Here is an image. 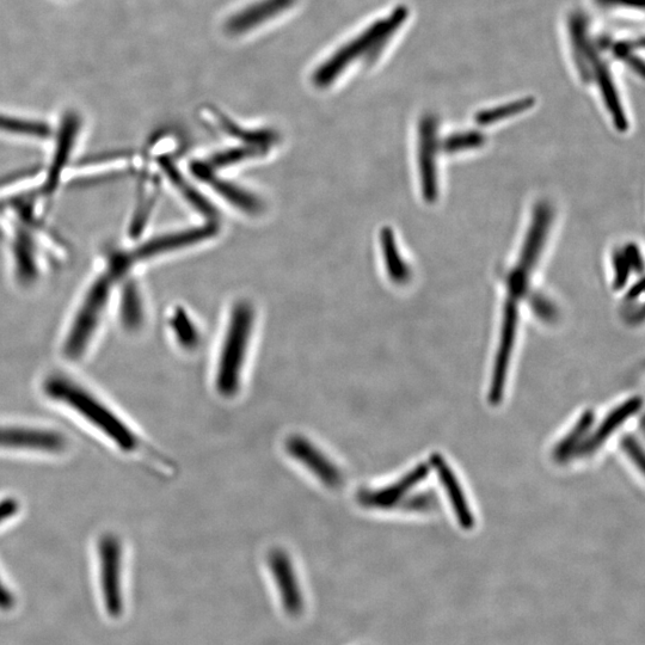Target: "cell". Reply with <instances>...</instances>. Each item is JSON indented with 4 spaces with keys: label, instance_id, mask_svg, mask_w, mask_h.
<instances>
[{
    "label": "cell",
    "instance_id": "1",
    "mask_svg": "<svg viewBox=\"0 0 645 645\" xmlns=\"http://www.w3.org/2000/svg\"><path fill=\"white\" fill-rule=\"evenodd\" d=\"M43 393L51 401L82 417L122 452L139 451L141 441L134 430L108 404L75 379L64 374H51L43 382Z\"/></svg>",
    "mask_w": 645,
    "mask_h": 645
},
{
    "label": "cell",
    "instance_id": "2",
    "mask_svg": "<svg viewBox=\"0 0 645 645\" xmlns=\"http://www.w3.org/2000/svg\"><path fill=\"white\" fill-rule=\"evenodd\" d=\"M409 11L404 6L393 10L389 16L380 18L354 39L344 43L313 73V82L318 88H328L358 61H372L379 57L384 47L399 28L407 21Z\"/></svg>",
    "mask_w": 645,
    "mask_h": 645
},
{
    "label": "cell",
    "instance_id": "3",
    "mask_svg": "<svg viewBox=\"0 0 645 645\" xmlns=\"http://www.w3.org/2000/svg\"><path fill=\"white\" fill-rule=\"evenodd\" d=\"M115 279L108 270L86 288L63 341V355L67 360L83 359L94 343L107 315Z\"/></svg>",
    "mask_w": 645,
    "mask_h": 645
},
{
    "label": "cell",
    "instance_id": "4",
    "mask_svg": "<svg viewBox=\"0 0 645 645\" xmlns=\"http://www.w3.org/2000/svg\"><path fill=\"white\" fill-rule=\"evenodd\" d=\"M253 309L247 303H239L232 311L229 329L221 348L215 389L220 396H237L242 386L243 368L253 330Z\"/></svg>",
    "mask_w": 645,
    "mask_h": 645
},
{
    "label": "cell",
    "instance_id": "5",
    "mask_svg": "<svg viewBox=\"0 0 645 645\" xmlns=\"http://www.w3.org/2000/svg\"><path fill=\"white\" fill-rule=\"evenodd\" d=\"M97 557L100 564L104 604L110 616L119 617L124 610V598H122L124 550L120 539L114 533L103 534L98 540Z\"/></svg>",
    "mask_w": 645,
    "mask_h": 645
},
{
    "label": "cell",
    "instance_id": "6",
    "mask_svg": "<svg viewBox=\"0 0 645 645\" xmlns=\"http://www.w3.org/2000/svg\"><path fill=\"white\" fill-rule=\"evenodd\" d=\"M288 456L309 471L325 488L339 490L344 483L343 471L315 442L304 435L294 434L286 440Z\"/></svg>",
    "mask_w": 645,
    "mask_h": 645
},
{
    "label": "cell",
    "instance_id": "7",
    "mask_svg": "<svg viewBox=\"0 0 645 645\" xmlns=\"http://www.w3.org/2000/svg\"><path fill=\"white\" fill-rule=\"evenodd\" d=\"M81 127L82 121L76 112H67L61 119L52 159L49 162L45 183L41 189L42 194L47 198H51L57 193L61 178L72 162Z\"/></svg>",
    "mask_w": 645,
    "mask_h": 645
},
{
    "label": "cell",
    "instance_id": "8",
    "mask_svg": "<svg viewBox=\"0 0 645 645\" xmlns=\"http://www.w3.org/2000/svg\"><path fill=\"white\" fill-rule=\"evenodd\" d=\"M66 447L67 439L57 430L0 425V450L58 454L64 452Z\"/></svg>",
    "mask_w": 645,
    "mask_h": 645
},
{
    "label": "cell",
    "instance_id": "9",
    "mask_svg": "<svg viewBox=\"0 0 645 645\" xmlns=\"http://www.w3.org/2000/svg\"><path fill=\"white\" fill-rule=\"evenodd\" d=\"M268 568L273 576L281 606L287 616L297 618L305 611V598L296 567L285 550L274 549L268 555Z\"/></svg>",
    "mask_w": 645,
    "mask_h": 645
},
{
    "label": "cell",
    "instance_id": "10",
    "mask_svg": "<svg viewBox=\"0 0 645 645\" xmlns=\"http://www.w3.org/2000/svg\"><path fill=\"white\" fill-rule=\"evenodd\" d=\"M516 328H518V306L516 300L509 297L503 317L502 334L495 361L494 376L489 390V403L499 405L505 393L509 361L513 353Z\"/></svg>",
    "mask_w": 645,
    "mask_h": 645
},
{
    "label": "cell",
    "instance_id": "11",
    "mask_svg": "<svg viewBox=\"0 0 645 645\" xmlns=\"http://www.w3.org/2000/svg\"><path fill=\"white\" fill-rule=\"evenodd\" d=\"M439 122L433 115L425 116L420 124V175L422 193L428 202L438 196L436 155L439 147Z\"/></svg>",
    "mask_w": 645,
    "mask_h": 645
},
{
    "label": "cell",
    "instance_id": "12",
    "mask_svg": "<svg viewBox=\"0 0 645 645\" xmlns=\"http://www.w3.org/2000/svg\"><path fill=\"white\" fill-rule=\"evenodd\" d=\"M429 475V468L426 464L416 466L408 475H405L398 482L392 483L389 487L380 489H365L360 491L358 499L362 507L370 509H391L397 507L407 499L408 494L416 485Z\"/></svg>",
    "mask_w": 645,
    "mask_h": 645
},
{
    "label": "cell",
    "instance_id": "13",
    "mask_svg": "<svg viewBox=\"0 0 645 645\" xmlns=\"http://www.w3.org/2000/svg\"><path fill=\"white\" fill-rule=\"evenodd\" d=\"M569 33L576 70L583 82H592L599 55L589 34L587 18L581 12L570 16Z\"/></svg>",
    "mask_w": 645,
    "mask_h": 645
},
{
    "label": "cell",
    "instance_id": "14",
    "mask_svg": "<svg viewBox=\"0 0 645 645\" xmlns=\"http://www.w3.org/2000/svg\"><path fill=\"white\" fill-rule=\"evenodd\" d=\"M294 2L296 0H258L251 3L229 18L226 23L227 33L243 35L253 32L257 27L272 21V18L290 9Z\"/></svg>",
    "mask_w": 645,
    "mask_h": 645
},
{
    "label": "cell",
    "instance_id": "15",
    "mask_svg": "<svg viewBox=\"0 0 645 645\" xmlns=\"http://www.w3.org/2000/svg\"><path fill=\"white\" fill-rule=\"evenodd\" d=\"M214 232L213 226H204L153 238L151 241L140 245L134 251L131 260H147V258L171 253V251L187 247V245L204 241L205 238L213 236Z\"/></svg>",
    "mask_w": 645,
    "mask_h": 645
},
{
    "label": "cell",
    "instance_id": "16",
    "mask_svg": "<svg viewBox=\"0 0 645 645\" xmlns=\"http://www.w3.org/2000/svg\"><path fill=\"white\" fill-rule=\"evenodd\" d=\"M642 407V398L634 397L619 405L611 411L600 427L576 448L574 454L579 457L591 456L595 451L605 444L606 440L630 417L637 413Z\"/></svg>",
    "mask_w": 645,
    "mask_h": 645
},
{
    "label": "cell",
    "instance_id": "17",
    "mask_svg": "<svg viewBox=\"0 0 645 645\" xmlns=\"http://www.w3.org/2000/svg\"><path fill=\"white\" fill-rule=\"evenodd\" d=\"M430 463L433 468L438 472V476L442 485L446 489L448 499H450L454 513L457 515L460 526L464 530H471L475 526V518H473L468 500L460 485L458 478L454 475L451 466L447 464L446 460L440 454H433L430 457Z\"/></svg>",
    "mask_w": 645,
    "mask_h": 645
},
{
    "label": "cell",
    "instance_id": "18",
    "mask_svg": "<svg viewBox=\"0 0 645 645\" xmlns=\"http://www.w3.org/2000/svg\"><path fill=\"white\" fill-rule=\"evenodd\" d=\"M11 251L16 279L22 285L33 284L39 276L38 251L27 231L17 233Z\"/></svg>",
    "mask_w": 645,
    "mask_h": 645
},
{
    "label": "cell",
    "instance_id": "19",
    "mask_svg": "<svg viewBox=\"0 0 645 645\" xmlns=\"http://www.w3.org/2000/svg\"><path fill=\"white\" fill-rule=\"evenodd\" d=\"M593 81L599 84L602 98H604L608 112H610L614 125L620 132H625L629 127L628 119L624 112L623 104L620 102L616 84H614L613 76L608 69V65L601 61L600 58L594 66Z\"/></svg>",
    "mask_w": 645,
    "mask_h": 645
},
{
    "label": "cell",
    "instance_id": "20",
    "mask_svg": "<svg viewBox=\"0 0 645 645\" xmlns=\"http://www.w3.org/2000/svg\"><path fill=\"white\" fill-rule=\"evenodd\" d=\"M382 248L386 267V272L395 284H405L411 278V272L408 264L404 262L401 253H399L395 235L389 227L382 231Z\"/></svg>",
    "mask_w": 645,
    "mask_h": 645
},
{
    "label": "cell",
    "instance_id": "21",
    "mask_svg": "<svg viewBox=\"0 0 645 645\" xmlns=\"http://www.w3.org/2000/svg\"><path fill=\"white\" fill-rule=\"evenodd\" d=\"M119 313L122 327L127 331H137L143 325V301H141L138 287L133 282H128L122 292Z\"/></svg>",
    "mask_w": 645,
    "mask_h": 645
},
{
    "label": "cell",
    "instance_id": "22",
    "mask_svg": "<svg viewBox=\"0 0 645 645\" xmlns=\"http://www.w3.org/2000/svg\"><path fill=\"white\" fill-rule=\"evenodd\" d=\"M0 132L39 140L52 137V128L46 122L14 118L4 114H0Z\"/></svg>",
    "mask_w": 645,
    "mask_h": 645
},
{
    "label": "cell",
    "instance_id": "23",
    "mask_svg": "<svg viewBox=\"0 0 645 645\" xmlns=\"http://www.w3.org/2000/svg\"><path fill=\"white\" fill-rule=\"evenodd\" d=\"M198 172L205 181L210 183L221 196H224V198L232 202L233 205H236L237 207L242 208L245 212L251 214H256L261 211V202L260 200H257L254 195L245 193L244 190L233 186V184L212 177L205 170H198Z\"/></svg>",
    "mask_w": 645,
    "mask_h": 645
},
{
    "label": "cell",
    "instance_id": "24",
    "mask_svg": "<svg viewBox=\"0 0 645 645\" xmlns=\"http://www.w3.org/2000/svg\"><path fill=\"white\" fill-rule=\"evenodd\" d=\"M593 423L594 414L591 410H587L586 413L581 416L579 422L576 423L573 430H571V432L556 446L555 458L559 460V462H562V460L567 459L571 454H574L576 448L582 444L583 440H585L586 435L593 426Z\"/></svg>",
    "mask_w": 645,
    "mask_h": 645
},
{
    "label": "cell",
    "instance_id": "25",
    "mask_svg": "<svg viewBox=\"0 0 645 645\" xmlns=\"http://www.w3.org/2000/svg\"><path fill=\"white\" fill-rule=\"evenodd\" d=\"M534 106V98L526 97L521 100L503 104V106L482 110L476 116V121L479 125L489 126L496 124L512 116L527 112L528 109Z\"/></svg>",
    "mask_w": 645,
    "mask_h": 645
},
{
    "label": "cell",
    "instance_id": "26",
    "mask_svg": "<svg viewBox=\"0 0 645 645\" xmlns=\"http://www.w3.org/2000/svg\"><path fill=\"white\" fill-rule=\"evenodd\" d=\"M171 328L174 331L178 343L183 348L194 349L199 344V333L195 325L190 321L188 315L183 310H176L174 317L171 319Z\"/></svg>",
    "mask_w": 645,
    "mask_h": 645
},
{
    "label": "cell",
    "instance_id": "27",
    "mask_svg": "<svg viewBox=\"0 0 645 645\" xmlns=\"http://www.w3.org/2000/svg\"><path fill=\"white\" fill-rule=\"evenodd\" d=\"M484 143V135L477 131L457 133L444 141V150L448 153L477 149Z\"/></svg>",
    "mask_w": 645,
    "mask_h": 645
},
{
    "label": "cell",
    "instance_id": "28",
    "mask_svg": "<svg viewBox=\"0 0 645 645\" xmlns=\"http://www.w3.org/2000/svg\"><path fill=\"white\" fill-rule=\"evenodd\" d=\"M162 167L164 168L165 172H167V175L170 177L172 183H174L175 186L180 189L184 195L187 196L190 202H193L195 206H198L202 212H211V208L207 205V202L202 200L201 196L196 194L195 190L193 188H190L188 184L183 181L181 175L176 172L175 168L172 167L170 163L163 162Z\"/></svg>",
    "mask_w": 645,
    "mask_h": 645
},
{
    "label": "cell",
    "instance_id": "29",
    "mask_svg": "<svg viewBox=\"0 0 645 645\" xmlns=\"http://www.w3.org/2000/svg\"><path fill=\"white\" fill-rule=\"evenodd\" d=\"M613 266H614V272H616V276H614V287L620 290V288H623L626 282H628L630 269H631L630 264L628 260H626L624 253H618L614 255Z\"/></svg>",
    "mask_w": 645,
    "mask_h": 645
},
{
    "label": "cell",
    "instance_id": "30",
    "mask_svg": "<svg viewBox=\"0 0 645 645\" xmlns=\"http://www.w3.org/2000/svg\"><path fill=\"white\" fill-rule=\"evenodd\" d=\"M623 450L628 453V456L637 465L641 471L644 470V453L642 447L638 445L634 436H624L622 440Z\"/></svg>",
    "mask_w": 645,
    "mask_h": 645
},
{
    "label": "cell",
    "instance_id": "31",
    "mask_svg": "<svg viewBox=\"0 0 645 645\" xmlns=\"http://www.w3.org/2000/svg\"><path fill=\"white\" fill-rule=\"evenodd\" d=\"M532 307L534 312H536L537 315L546 322L555 321L557 318V309L555 305H552L550 301L544 297H534L532 300Z\"/></svg>",
    "mask_w": 645,
    "mask_h": 645
},
{
    "label": "cell",
    "instance_id": "32",
    "mask_svg": "<svg viewBox=\"0 0 645 645\" xmlns=\"http://www.w3.org/2000/svg\"><path fill=\"white\" fill-rule=\"evenodd\" d=\"M251 155H253V150L236 149L226 152L225 155L214 157L212 164L214 165V167H224V165H229L237 161H241V159L247 158Z\"/></svg>",
    "mask_w": 645,
    "mask_h": 645
},
{
    "label": "cell",
    "instance_id": "33",
    "mask_svg": "<svg viewBox=\"0 0 645 645\" xmlns=\"http://www.w3.org/2000/svg\"><path fill=\"white\" fill-rule=\"evenodd\" d=\"M20 508V503L16 499H12V497L0 500V526L16 518L17 514L20 513Z\"/></svg>",
    "mask_w": 645,
    "mask_h": 645
},
{
    "label": "cell",
    "instance_id": "34",
    "mask_svg": "<svg viewBox=\"0 0 645 645\" xmlns=\"http://www.w3.org/2000/svg\"><path fill=\"white\" fill-rule=\"evenodd\" d=\"M435 505V496L426 494L413 497V499L403 503L405 509H410V511H428V509H433Z\"/></svg>",
    "mask_w": 645,
    "mask_h": 645
},
{
    "label": "cell",
    "instance_id": "35",
    "mask_svg": "<svg viewBox=\"0 0 645 645\" xmlns=\"http://www.w3.org/2000/svg\"><path fill=\"white\" fill-rule=\"evenodd\" d=\"M602 8H629L643 10L644 0H595Z\"/></svg>",
    "mask_w": 645,
    "mask_h": 645
},
{
    "label": "cell",
    "instance_id": "36",
    "mask_svg": "<svg viewBox=\"0 0 645 645\" xmlns=\"http://www.w3.org/2000/svg\"><path fill=\"white\" fill-rule=\"evenodd\" d=\"M624 255L626 257V260H628L631 268L636 267L642 270V267H643L642 257H641L640 251H638L635 245H629L628 248H625Z\"/></svg>",
    "mask_w": 645,
    "mask_h": 645
},
{
    "label": "cell",
    "instance_id": "37",
    "mask_svg": "<svg viewBox=\"0 0 645 645\" xmlns=\"http://www.w3.org/2000/svg\"><path fill=\"white\" fill-rule=\"evenodd\" d=\"M12 606H14V598H12L9 589L4 586L3 581L0 580V608L9 610Z\"/></svg>",
    "mask_w": 645,
    "mask_h": 645
}]
</instances>
